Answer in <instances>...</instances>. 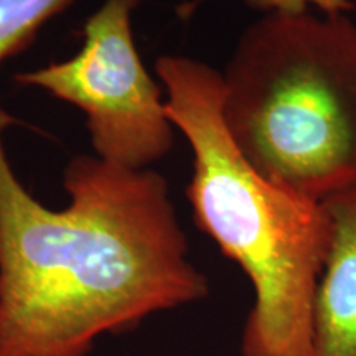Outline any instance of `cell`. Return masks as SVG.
<instances>
[{"label": "cell", "instance_id": "obj_2", "mask_svg": "<svg viewBox=\"0 0 356 356\" xmlns=\"http://www.w3.org/2000/svg\"><path fill=\"white\" fill-rule=\"evenodd\" d=\"M167 113L193 154L195 222L254 289L241 356H314L315 300L332 241L323 202L273 184L244 159L222 121V76L188 56H160Z\"/></svg>", "mask_w": 356, "mask_h": 356}, {"label": "cell", "instance_id": "obj_4", "mask_svg": "<svg viewBox=\"0 0 356 356\" xmlns=\"http://www.w3.org/2000/svg\"><path fill=\"white\" fill-rule=\"evenodd\" d=\"M139 3L104 0L86 20L78 55L15 78L81 109L96 157L132 170L165 157L175 139L165 96L134 42L132 13Z\"/></svg>", "mask_w": 356, "mask_h": 356}, {"label": "cell", "instance_id": "obj_1", "mask_svg": "<svg viewBox=\"0 0 356 356\" xmlns=\"http://www.w3.org/2000/svg\"><path fill=\"white\" fill-rule=\"evenodd\" d=\"M13 122L0 106V356H89L102 335L208 297L165 177L76 155L70 203L51 210L10 165Z\"/></svg>", "mask_w": 356, "mask_h": 356}, {"label": "cell", "instance_id": "obj_7", "mask_svg": "<svg viewBox=\"0 0 356 356\" xmlns=\"http://www.w3.org/2000/svg\"><path fill=\"white\" fill-rule=\"evenodd\" d=\"M203 2L204 0H190L180 8V12L188 17ZM246 3L262 13H300L310 10V7L318 8L320 13H350L356 8V0H246Z\"/></svg>", "mask_w": 356, "mask_h": 356}, {"label": "cell", "instance_id": "obj_6", "mask_svg": "<svg viewBox=\"0 0 356 356\" xmlns=\"http://www.w3.org/2000/svg\"><path fill=\"white\" fill-rule=\"evenodd\" d=\"M74 0H0V63L37 37L38 30Z\"/></svg>", "mask_w": 356, "mask_h": 356}, {"label": "cell", "instance_id": "obj_5", "mask_svg": "<svg viewBox=\"0 0 356 356\" xmlns=\"http://www.w3.org/2000/svg\"><path fill=\"white\" fill-rule=\"evenodd\" d=\"M323 204L332 241L315 300L314 356H356V185Z\"/></svg>", "mask_w": 356, "mask_h": 356}, {"label": "cell", "instance_id": "obj_3", "mask_svg": "<svg viewBox=\"0 0 356 356\" xmlns=\"http://www.w3.org/2000/svg\"><path fill=\"white\" fill-rule=\"evenodd\" d=\"M221 76L226 131L262 177L318 202L356 185V20L348 13H262Z\"/></svg>", "mask_w": 356, "mask_h": 356}]
</instances>
